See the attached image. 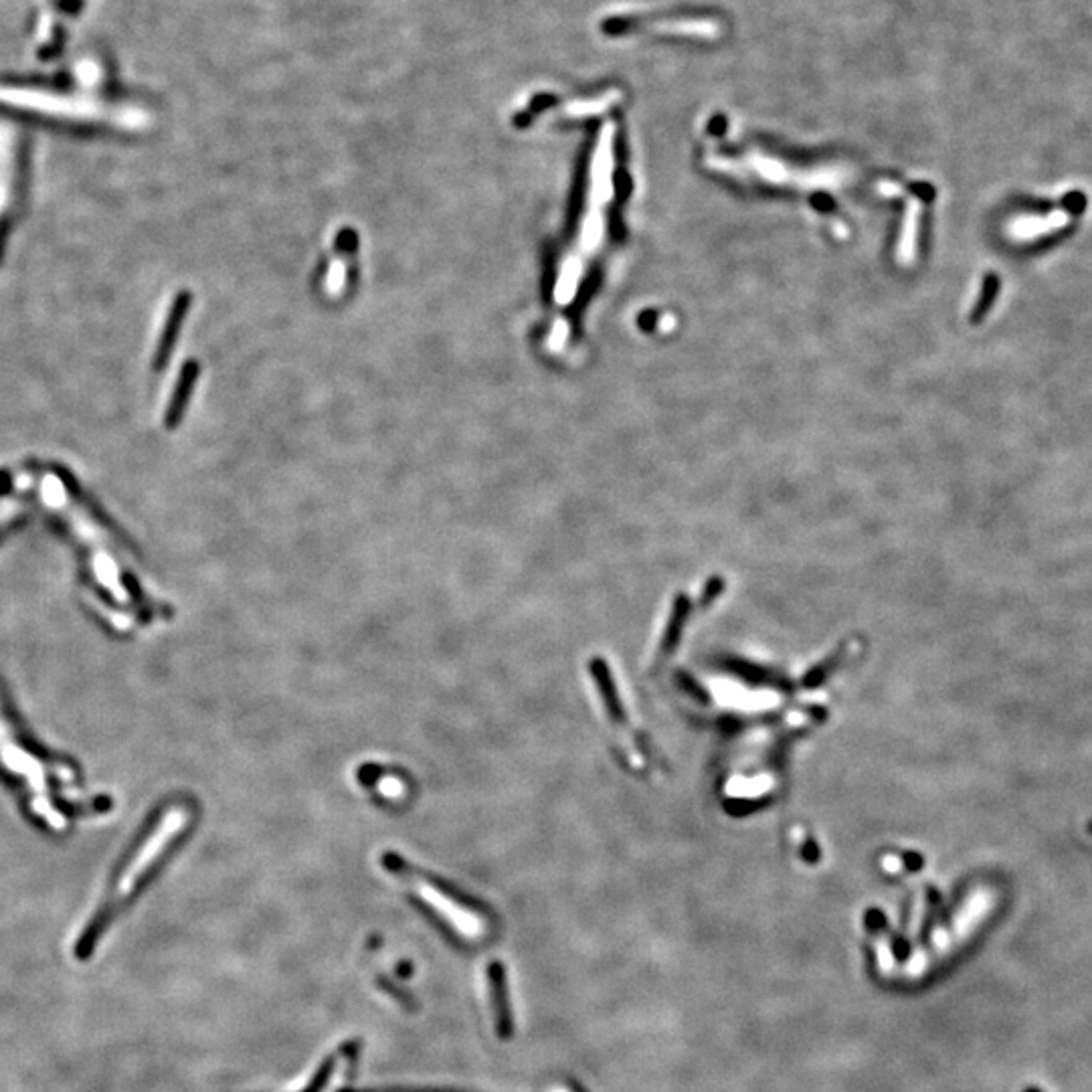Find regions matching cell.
<instances>
[{
	"label": "cell",
	"mask_w": 1092,
	"mask_h": 1092,
	"mask_svg": "<svg viewBox=\"0 0 1092 1092\" xmlns=\"http://www.w3.org/2000/svg\"><path fill=\"white\" fill-rule=\"evenodd\" d=\"M376 791H379V794L387 800H397V798H403L405 785H403L401 779H397L393 775H387V777L379 779V783H376Z\"/></svg>",
	"instance_id": "obj_5"
},
{
	"label": "cell",
	"mask_w": 1092,
	"mask_h": 1092,
	"mask_svg": "<svg viewBox=\"0 0 1092 1092\" xmlns=\"http://www.w3.org/2000/svg\"><path fill=\"white\" fill-rule=\"evenodd\" d=\"M1070 223H1072V215L1068 211L1054 209V211L1038 213V215L1013 217L1007 223L1005 233L1015 243H1032V241H1038L1042 237H1048L1052 233H1059V231L1066 229Z\"/></svg>",
	"instance_id": "obj_2"
},
{
	"label": "cell",
	"mask_w": 1092,
	"mask_h": 1092,
	"mask_svg": "<svg viewBox=\"0 0 1092 1092\" xmlns=\"http://www.w3.org/2000/svg\"><path fill=\"white\" fill-rule=\"evenodd\" d=\"M387 866H391V870L397 872L401 878H405L411 886V890L419 896V900H423L425 905L439 915L451 929H456V932L466 938V940H480L485 932H487V923L480 917V913L468 909L462 902H458L454 896L447 894L445 890H441L439 886L431 884L425 878H419L418 874L409 872L403 864H395L393 856L387 858Z\"/></svg>",
	"instance_id": "obj_1"
},
{
	"label": "cell",
	"mask_w": 1092,
	"mask_h": 1092,
	"mask_svg": "<svg viewBox=\"0 0 1092 1092\" xmlns=\"http://www.w3.org/2000/svg\"><path fill=\"white\" fill-rule=\"evenodd\" d=\"M186 308H188V295H186V293L176 295V302H174V306H172V310H170V314H168L166 326H164V330H162L161 343H159V349H157V358H155V366H157V368L164 366V362L168 360V356H170V353H172V347H174V341H176V334H178L180 324H182V320H184Z\"/></svg>",
	"instance_id": "obj_3"
},
{
	"label": "cell",
	"mask_w": 1092,
	"mask_h": 1092,
	"mask_svg": "<svg viewBox=\"0 0 1092 1092\" xmlns=\"http://www.w3.org/2000/svg\"><path fill=\"white\" fill-rule=\"evenodd\" d=\"M195 376H197V366L191 362V364H188V366L184 368L182 379L178 381V389L174 391L172 403H170V407H168V419H166L168 425H174L176 419H180L182 409H184L186 399H188V393H191V389H193Z\"/></svg>",
	"instance_id": "obj_4"
}]
</instances>
